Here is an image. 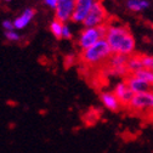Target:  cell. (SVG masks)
<instances>
[{"mask_svg":"<svg viewBox=\"0 0 153 153\" xmlns=\"http://www.w3.org/2000/svg\"><path fill=\"white\" fill-rule=\"evenodd\" d=\"M129 107L135 112H152L153 111V90L135 94Z\"/></svg>","mask_w":153,"mask_h":153,"instance_id":"cell-5","label":"cell"},{"mask_svg":"<svg viewBox=\"0 0 153 153\" xmlns=\"http://www.w3.org/2000/svg\"><path fill=\"white\" fill-rule=\"evenodd\" d=\"M113 92L116 94V96L118 97V100L122 103V106H129L131 100H132V97H134V95H135L125 80L118 82L116 85H114Z\"/></svg>","mask_w":153,"mask_h":153,"instance_id":"cell-9","label":"cell"},{"mask_svg":"<svg viewBox=\"0 0 153 153\" xmlns=\"http://www.w3.org/2000/svg\"><path fill=\"white\" fill-rule=\"evenodd\" d=\"M3 1H5V3H10V1H12V0H3Z\"/></svg>","mask_w":153,"mask_h":153,"instance_id":"cell-22","label":"cell"},{"mask_svg":"<svg viewBox=\"0 0 153 153\" xmlns=\"http://www.w3.org/2000/svg\"><path fill=\"white\" fill-rule=\"evenodd\" d=\"M106 30H107V25L99 26V27H89V28H83L79 33L78 40H76V45L83 51L96 44L101 39H105L106 36Z\"/></svg>","mask_w":153,"mask_h":153,"instance_id":"cell-3","label":"cell"},{"mask_svg":"<svg viewBox=\"0 0 153 153\" xmlns=\"http://www.w3.org/2000/svg\"><path fill=\"white\" fill-rule=\"evenodd\" d=\"M135 75H137L139 78L146 80L147 83H149L152 86H153V71L152 69H148V68H142L140 71H137L136 73H134Z\"/></svg>","mask_w":153,"mask_h":153,"instance_id":"cell-16","label":"cell"},{"mask_svg":"<svg viewBox=\"0 0 153 153\" xmlns=\"http://www.w3.org/2000/svg\"><path fill=\"white\" fill-rule=\"evenodd\" d=\"M105 39L109 44L113 53H120L131 56L135 52L136 42L129 27L119 22L107 23V30Z\"/></svg>","mask_w":153,"mask_h":153,"instance_id":"cell-1","label":"cell"},{"mask_svg":"<svg viewBox=\"0 0 153 153\" xmlns=\"http://www.w3.org/2000/svg\"><path fill=\"white\" fill-rule=\"evenodd\" d=\"M43 1H44V4H45L49 9L55 10L56 6H57V3H59V0H43Z\"/></svg>","mask_w":153,"mask_h":153,"instance_id":"cell-21","label":"cell"},{"mask_svg":"<svg viewBox=\"0 0 153 153\" xmlns=\"http://www.w3.org/2000/svg\"><path fill=\"white\" fill-rule=\"evenodd\" d=\"M100 101L103 105L105 108L112 112H117L120 109L122 103L119 102L118 97L116 96V94L113 91H103L100 94Z\"/></svg>","mask_w":153,"mask_h":153,"instance_id":"cell-11","label":"cell"},{"mask_svg":"<svg viewBox=\"0 0 153 153\" xmlns=\"http://www.w3.org/2000/svg\"><path fill=\"white\" fill-rule=\"evenodd\" d=\"M97 0H75V7L72 16V22L74 23H83L92 5Z\"/></svg>","mask_w":153,"mask_h":153,"instance_id":"cell-8","label":"cell"},{"mask_svg":"<svg viewBox=\"0 0 153 153\" xmlns=\"http://www.w3.org/2000/svg\"><path fill=\"white\" fill-rule=\"evenodd\" d=\"M142 59V63H143V68H148L153 71V56H148V55H141Z\"/></svg>","mask_w":153,"mask_h":153,"instance_id":"cell-18","label":"cell"},{"mask_svg":"<svg viewBox=\"0 0 153 153\" xmlns=\"http://www.w3.org/2000/svg\"><path fill=\"white\" fill-rule=\"evenodd\" d=\"M113 55V51L107 43L106 39H101L96 44H94L86 50H83L80 53V61L85 63L86 66L96 67L101 66L103 63H107L111 56Z\"/></svg>","mask_w":153,"mask_h":153,"instance_id":"cell-2","label":"cell"},{"mask_svg":"<svg viewBox=\"0 0 153 153\" xmlns=\"http://www.w3.org/2000/svg\"><path fill=\"white\" fill-rule=\"evenodd\" d=\"M63 26H65V23H62V22L59 21V20H56V18L51 21V23H50V26H49L51 34H52L55 38H57V39H62Z\"/></svg>","mask_w":153,"mask_h":153,"instance_id":"cell-15","label":"cell"},{"mask_svg":"<svg viewBox=\"0 0 153 153\" xmlns=\"http://www.w3.org/2000/svg\"><path fill=\"white\" fill-rule=\"evenodd\" d=\"M35 17V10L33 7H27L23 10V12L21 15H18L15 20H13V25H15V29H25Z\"/></svg>","mask_w":153,"mask_h":153,"instance_id":"cell-12","label":"cell"},{"mask_svg":"<svg viewBox=\"0 0 153 153\" xmlns=\"http://www.w3.org/2000/svg\"><path fill=\"white\" fill-rule=\"evenodd\" d=\"M72 29H71V27L67 25V23H65V26H63V30H62V39H72Z\"/></svg>","mask_w":153,"mask_h":153,"instance_id":"cell-19","label":"cell"},{"mask_svg":"<svg viewBox=\"0 0 153 153\" xmlns=\"http://www.w3.org/2000/svg\"><path fill=\"white\" fill-rule=\"evenodd\" d=\"M126 7L132 12H141L149 7L148 0H126Z\"/></svg>","mask_w":153,"mask_h":153,"instance_id":"cell-13","label":"cell"},{"mask_svg":"<svg viewBox=\"0 0 153 153\" xmlns=\"http://www.w3.org/2000/svg\"><path fill=\"white\" fill-rule=\"evenodd\" d=\"M108 20V13L106 7L103 6V4L97 0L91 7V10L89 11L88 16L85 17V20L83 21V27L84 28H89V27H99V26H103L107 25Z\"/></svg>","mask_w":153,"mask_h":153,"instance_id":"cell-4","label":"cell"},{"mask_svg":"<svg viewBox=\"0 0 153 153\" xmlns=\"http://www.w3.org/2000/svg\"><path fill=\"white\" fill-rule=\"evenodd\" d=\"M125 82L128 83V85L130 86V89L132 90L134 94H140V92H145L148 90H152V85L149 83H147L146 80L139 78L135 74H129L126 75Z\"/></svg>","mask_w":153,"mask_h":153,"instance_id":"cell-10","label":"cell"},{"mask_svg":"<svg viewBox=\"0 0 153 153\" xmlns=\"http://www.w3.org/2000/svg\"><path fill=\"white\" fill-rule=\"evenodd\" d=\"M75 7V0H59L57 6L55 9V18L61 21L62 23H67L72 21V16Z\"/></svg>","mask_w":153,"mask_h":153,"instance_id":"cell-7","label":"cell"},{"mask_svg":"<svg viewBox=\"0 0 153 153\" xmlns=\"http://www.w3.org/2000/svg\"><path fill=\"white\" fill-rule=\"evenodd\" d=\"M1 27H3L5 30H12V29H15L13 21H11V20H4L3 23H1Z\"/></svg>","mask_w":153,"mask_h":153,"instance_id":"cell-20","label":"cell"},{"mask_svg":"<svg viewBox=\"0 0 153 153\" xmlns=\"http://www.w3.org/2000/svg\"><path fill=\"white\" fill-rule=\"evenodd\" d=\"M143 68V63H142V59H141V55H131L129 57V61H128V69L130 74L136 73L137 71Z\"/></svg>","mask_w":153,"mask_h":153,"instance_id":"cell-14","label":"cell"},{"mask_svg":"<svg viewBox=\"0 0 153 153\" xmlns=\"http://www.w3.org/2000/svg\"><path fill=\"white\" fill-rule=\"evenodd\" d=\"M4 35H5V38H6V40H9V42H20L21 40V35H20V33H18L16 29H12V30H5V33H4Z\"/></svg>","mask_w":153,"mask_h":153,"instance_id":"cell-17","label":"cell"},{"mask_svg":"<svg viewBox=\"0 0 153 153\" xmlns=\"http://www.w3.org/2000/svg\"><path fill=\"white\" fill-rule=\"evenodd\" d=\"M129 57L126 55H120V53H113L111 59L108 60V71L113 75L118 76H126L129 75V69H128V61Z\"/></svg>","mask_w":153,"mask_h":153,"instance_id":"cell-6","label":"cell"}]
</instances>
